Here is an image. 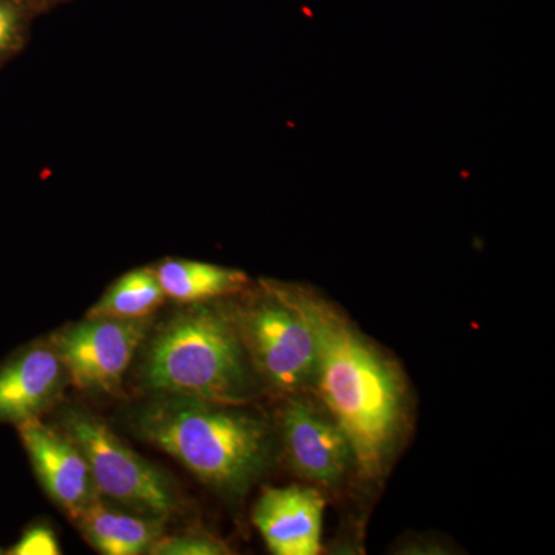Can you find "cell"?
<instances>
[{
    "mask_svg": "<svg viewBox=\"0 0 555 555\" xmlns=\"http://www.w3.org/2000/svg\"><path fill=\"white\" fill-rule=\"evenodd\" d=\"M20 430L40 483L69 517L78 520L98 499V489L82 451L72 438L62 437L36 416L21 422Z\"/></svg>",
    "mask_w": 555,
    "mask_h": 555,
    "instance_id": "cell-8",
    "label": "cell"
},
{
    "mask_svg": "<svg viewBox=\"0 0 555 555\" xmlns=\"http://www.w3.org/2000/svg\"><path fill=\"white\" fill-rule=\"evenodd\" d=\"M33 5L36 7V10L40 11L43 9H49V7H53L54 3L64 2V0H31Z\"/></svg>",
    "mask_w": 555,
    "mask_h": 555,
    "instance_id": "cell-17",
    "label": "cell"
},
{
    "mask_svg": "<svg viewBox=\"0 0 555 555\" xmlns=\"http://www.w3.org/2000/svg\"><path fill=\"white\" fill-rule=\"evenodd\" d=\"M67 427L69 438L89 462L98 492L142 516L164 518L173 513V491L163 473L134 454L104 423L73 414Z\"/></svg>",
    "mask_w": 555,
    "mask_h": 555,
    "instance_id": "cell-5",
    "label": "cell"
},
{
    "mask_svg": "<svg viewBox=\"0 0 555 555\" xmlns=\"http://www.w3.org/2000/svg\"><path fill=\"white\" fill-rule=\"evenodd\" d=\"M153 555H222L229 554L228 546L217 539L201 534L160 537L150 547Z\"/></svg>",
    "mask_w": 555,
    "mask_h": 555,
    "instance_id": "cell-15",
    "label": "cell"
},
{
    "mask_svg": "<svg viewBox=\"0 0 555 555\" xmlns=\"http://www.w3.org/2000/svg\"><path fill=\"white\" fill-rule=\"evenodd\" d=\"M238 331L255 366L270 385L295 393L312 387L317 341L312 327L280 288L248 308Z\"/></svg>",
    "mask_w": 555,
    "mask_h": 555,
    "instance_id": "cell-4",
    "label": "cell"
},
{
    "mask_svg": "<svg viewBox=\"0 0 555 555\" xmlns=\"http://www.w3.org/2000/svg\"><path fill=\"white\" fill-rule=\"evenodd\" d=\"M280 292L315 335L312 387L349 441L361 473L379 476L400 433L403 390L397 372L326 302L302 292Z\"/></svg>",
    "mask_w": 555,
    "mask_h": 555,
    "instance_id": "cell-1",
    "label": "cell"
},
{
    "mask_svg": "<svg viewBox=\"0 0 555 555\" xmlns=\"http://www.w3.org/2000/svg\"><path fill=\"white\" fill-rule=\"evenodd\" d=\"M13 555H60L56 537L49 528L38 526L25 532L21 542L10 551Z\"/></svg>",
    "mask_w": 555,
    "mask_h": 555,
    "instance_id": "cell-16",
    "label": "cell"
},
{
    "mask_svg": "<svg viewBox=\"0 0 555 555\" xmlns=\"http://www.w3.org/2000/svg\"><path fill=\"white\" fill-rule=\"evenodd\" d=\"M324 499L302 486L268 489L254 509V524L270 553L315 555L321 550Z\"/></svg>",
    "mask_w": 555,
    "mask_h": 555,
    "instance_id": "cell-9",
    "label": "cell"
},
{
    "mask_svg": "<svg viewBox=\"0 0 555 555\" xmlns=\"http://www.w3.org/2000/svg\"><path fill=\"white\" fill-rule=\"evenodd\" d=\"M166 294L153 269H137L120 276L101 301L90 310L89 318L142 320L163 305Z\"/></svg>",
    "mask_w": 555,
    "mask_h": 555,
    "instance_id": "cell-13",
    "label": "cell"
},
{
    "mask_svg": "<svg viewBox=\"0 0 555 555\" xmlns=\"http://www.w3.org/2000/svg\"><path fill=\"white\" fill-rule=\"evenodd\" d=\"M36 13L31 0H0V68L24 49Z\"/></svg>",
    "mask_w": 555,
    "mask_h": 555,
    "instance_id": "cell-14",
    "label": "cell"
},
{
    "mask_svg": "<svg viewBox=\"0 0 555 555\" xmlns=\"http://www.w3.org/2000/svg\"><path fill=\"white\" fill-rule=\"evenodd\" d=\"M284 449L292 467L312 483L338 485L356 465L352 448L327 412L291 400L281 415Z\"/></svg>",
    "mask_w": 555,
    "mask_h": 555,
    "instance_id": "cell-7",
    "label": "cell"
},
{
    "mask_svg": "<svg viewBox=\"0 0 555 555\" xmlns=\"http://www.w3.org/2000/svg\"><path fill=\"white\" fill-rule=\"evenodd\" d=\"M78 521L90 545L105 555L149 553L163 537V518L119 513L98 499L80 514Z\"/></svg>",
    "mask_w": 555,
    "mask_h": 555,
    "instance_id": "cell-11",
    "label": "cell"
},
{
    "mask_svg": "<svg viewBox=\"0 0 555 555\" xmlns=\"http://www.w3.org/2000/svg\"><path fill=\"white\" fill-rule=\"evenodd\" d=\"M56 350H30L0 371V420L21 423L47 406L62 385Z\"/></svg>",
    "mask_w": 555,
    "mask_h": 555,
    "instance_id": "cell-10",
    "label": "cell"
},
{
    "mask_svg": "<svg viewBox=\"0 0 555 555\" xmlns=\"http://www.w3.org/2000/svg\"><path fill=\"white\" fill-rule=\"evenodd\" d=\"M155 272L166 297L179 302L224 297L240 292L247 283V276L238 270L190 259H167Z\"/></svg>",
    "mask_w": 555,
    "mask_h": 555,
    "instance_id": "cell-12",
    "label": "cell"
},
{
    "mask_svg": "<svg viewBox=\"0 0 555 555\" xmlns=\"http://www.w3.org/2000/svg\"><path fill=\"white\" fill-rule=\"evenodd\" d=\"M138 429L204 483L230 494H241L257 480L272 447L269 427L257 416L196 398L177 397L149 408Z\"/></svg>",
    "mask_w": 555,
    "mask_h": 555,
    "instance_id": "cell-2",
    "label": "cell"
},
{
    "mask_svg": "<svg viewBox=\"0 0 555 555\" xmlns=\"http://www.w3.org/2000/svg\"><path fill=\"white\" fill-rule=\"evenodd\" d=\"M144 378L153 390L173 397L241 403L250 375L238 327L210 308L181 313L153 338Z\"/></svg>",
    "mask_w": 555,
    "mask_h": 555,
    "instance_id": "cell-3",
    "label": "cell"
},
{
    "mask_svg": "<svg viewBox=\"0 0 555 555\" xmlns=\"http://www.w3.org/2000/svg\"><path fill=\"white\" fill-rule=\"evenodd\" d=\"M145 332L142 320L89 318L61 332L54 346L76 386L115 392Z\"/></svg>",
    "mask_w": 555,
    "mask_h": 555,
    "instance_id": "cell-6",
    "label": "cell"
}]
</instances>
